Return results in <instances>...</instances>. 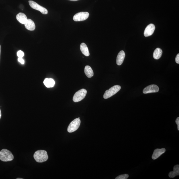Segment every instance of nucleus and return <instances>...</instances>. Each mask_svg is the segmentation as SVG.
I'll list each match as a JSON object with an SVG mask.
<instances>
[{
    "instance_id": "nucleus-6",
    "label": "nucleus",
    "mask_w": 179,
    "mask_h": 179,
    "mask_svg": "<svg viewBox=\"0 0 179 179\" xmlns=\"http://www.w3.org/2000/svg\"><path fill=\"white\" fill-rule=\"evenodd\" d=\"M29 3L31 7L33 9L38 10L44 14L48 13V10L46 8L40 5L36 2L32 1H29Z\"/></svg>"
},
{
    "instance_id": "nucleus-2",
    "label": "nucleus",
    "mask_w": 179,
    "mask_h": 179,
    "mask_svg": "<svg viewBox=\"0 0 179 179\" xmlns=\"http://www.w3.org/2000/svg\"><path fill=\"white\" fill-rule=\"evenodd\" d=\"M14 159V156L9 150L3 149L0 151V160L3 162L11 161Z\"/></svg>"
},
{
    "instance_id": "nucleus-10",
    "label": "nucleus",
    "mask_w": 179,
    "mask_h": 179,
    "mask_svg": "<svg viewBox=\"0 0 179 179\" xmlns=\"http://www.w3.org/2000/svg\"><path fill=\"white\" fill-rule=\"evenodd\" d=\"M166 152L165 148H163L161 149H157L155 150L152 156V158L153 160H156L159 157L165 153Z\"/></svg>"
},
{
    "instance_id": "nucleus-26",
    "label": "nucleus",
    "mask_w": 179,
    "mask_h": 179,
    "mask_svg": "<svg viewBox=\"0 0 179 179\" xmlns=\"http://www.w3.org/2000/svg\"><path fill=\"white\" fill-rule=\"evenodd\" d=\"M69 1H78V0H69Z\"/></svg>"
},
{
    "instance_id": "nucleus-5",
    "label": "nucleus",
    "mask_w": 179,
    "mask_h": 179,
    "mask_svg": "<svg viewBox=\"0 0 179 179\" xmlns=\"http://www.w3.org/2000/svg\"><path fill=\"white\" fill-rule=\"evenodd\" d=\"M80 123V117L75 119L69 124L67 128V131L69 133H72L76 131L79 127Z\"/></svg>"
},
{
    "instance_id": "nucleus-11",
    "label": "nucleus",
    "mask_w": 179,
    "mask_h": 179,
    "mask_svg": "<svg viewBox=\"0 0 179 179\" xmlns=\"http://www.w3.org/2000/svg\"><path fill=\"white\" fill-rule=\"evenodd\" d=\"M24 24L25 28L28 30L31 31L35 30L36 27L35 23L30 19H27Z\"/></svg>"
},
{
    "instance_id": "nucleus-24",
    "label": "nucleus",
    "mask_w": 179,
    "mask_h": 179,
    "mask_svg": "<svg viewBox=\"0 0 179 179\" xmlns=\"http://www.w3.org/2000/svg\"><path fill=\"white\" fill-rule=\"evenodd\" d=\"M1 109H0V119H1Z\"/></svg>"
},
{
    "instance_id": "nucleus-17",
    "label": "nucleus",
    "mask_w": 179,
    "mask_h": 179,
    "mask_svg": "<svg viewBox=\"0 0 179 179\" xmlns=\"http://www.w3.org/2000/svg\"><path fill=\"white\" fill-rule=\"evenodd\" d=\"M84 72L88 78H90L93 76L94 72L91 67L89 66H87L85 67L84 69Z\"/></svg>"
},
{
    "instance_id": "nucleus-16",
    "label": "nucleus",
    "mask_w": 179,
    "mask_h": 179,
    "mask_svg": "<svg viewBox=\"0 0 179 179\" xmlns=\"http://www.w3.org/2000/svg\"><path fill=\"white\" fill-rule=\"evenodd\" d=\"M179 175V165H176L174 168V171L170 172L168 174L170 178H174Z\"/></svg>"
},
{
    "instance_id": "nucleus-25",
    "label": "nucleus",
    "mask_w": 179,
    "mask_h": 179,
    "mask_svg": "<svg viewBox=\"0 0 179 179\" xmlns=\"http://www.w3.org/2000/svg\"><path fill=\"white\" fill-rule=\"evenodd\" d=\"M1 46L0 45V57H1Z\"/></svg>"
},
{
    "instance_id": "nucleus-19",
    "label": "nucleus",
    "mask_w": 179,
    "mask_h": 179,
    "mask_svg": "<svg viewBox=\"0 0 179 179\" xmlns=\"http://www.w3.org/2000/svg\"><path fill=\"white\" fill-rule=\"evenodd\" d=\"M129 177V175L128 174H124L121 175L115 178V179H127Z\"/></svg>"
},
{
    "instance_id": "nucleus-8",
    "label": "nucleus",
    "mask_w": 179,
    "mask_h": 179,
    "mask_svg": "<svg viewBox=\"0 0 179 179\" xmlns=\"http://www.w3.org/2000/svg\"><path fill=\"white\" fill-rule=\"evenodd\" d=\"M159 88L156 85H151L145 88L143 90V93L145 94L156 93L159 91Z\"/></svg>"
},
{
    "instance_id": "nucleus-7",
    "label": "nucleus",
    "mask_w": 179,
    "mask_h": 179,
    "mask_svg": "<svg viewBox=\"0 0 179 179\" xmlns=\"http://www.w3.org/2000/svg\"><path fill=\"white\" fill-rule=\"evenodd\" d=\"M89 14L88 12H80L75 15L73 19L75 21L85 20L89 17Z\"/></svg>"
},
{
    "instance_id": "nucleus-23",
    "label": "nucleus",
    "mask_w": 179,
    "mask_h": 179,
    "mask_svg": "<svg viewBox=\"0 0 179 179\" xmlns=\"http://www.w3.org/2000/svg\"><path fill=\"white\" fill-rule=\"evenodd\" d=\"M176 123L178 125V129L179 130V117H178L176 120Z\"/></svg>"
},
{
    "instance_id": "nucleus-4",
    "label": "nucleus",
    "mask_w": 179,
    "mask_h": 179,
    "mask_svg": "<svg viewBox=\"0 0 179 179\" xmlns=\"http://www.w3.org/2000/svg\"><path fill=\"white\" fill-rule=\"evenodd\" d=\"M87 91L85 89H82L79 90L75 94L73 97L74 102H78L80 101L85 98L87 94Z\"/></svg>"
},
{
    "instance_id": "nucleus-20",
    "label": "nucleus",
    "mask_w": 179,
    "mask_h": 179,
    "mask_svg": "<svg viewBox=\"0 0 179 179\" xmlns=\"http://www.w3.org/2000/svg\"><path fill=\"white\" fill-rule=\"evenodd\" d=\"M24 53L21 50H19L17 52V55L19 58H23L24 56Z\"/></svg>"
},
{
    "instance_id": "nucleus-18",
    "label": "nucleus",
    "mask_w": 179,
    "mask_h": 179,
    "mask_svg": "<svg viewBox=\"0 0 179 179\" xmlns=\"http://www.w3.org/2000/svg\"><path fill=\"white\" fill-rule=\"evenodd\" d=\"M163 51L162 50L159 48H157L156 49L154 52L153 56V58L156 60H158L161 58L162 56Z\"/></svg>"
},
{
    "instance_id": "nucleus-3",
    "label": "nucleus",
    "mask_w": 179,
    "mask_h": 179,
    "mask_svg": "<svg viewBox=\"0 0 179 179\" xmlns=\"http://www.w3.org/2000/svg\"><path fill=\"white\" fill-rule=\"evenodd\" d=\"M121 89V86L119 85H115L111 87L109 90H107L104 95V98L107 99L115 95Z\"/></svg>"
},
{
    "instance_id": "nucleus-9",
    "label": "nucleus",
    "mask_w": 179,
    "mask_h": 179,
    "mask_svg": "<svg viewBox=\"0 0 179 179\" xmlns=\"http://www.w3.org/2000/svg\"><path fill=\"white\" fill-rule=\"evenodd\" d=\"M155 29V27L154 24H150L148 25L144 31L145 36L148 37L152 35L154 32Z\"/></svg>"
},
{
    "instance_id": "nucleus-13",
    "label": "nucleus",
    "mask_w": 179,
    "mask_h": 179,
    "mask_svg": "<svg viewBox=\"0 0 179 179\" xmlns=\"http://www.w3.org/2000/svg\"><path fill=\"white\" fill-rule=\"evenodd\" d=\"M17 20L22 24H24L27 20L26 15L22 13H19L16 17Z\"/></svg>"
},
{
    "instance_id": "nucleus-22",
    "label": "nucleus",
    "mask_w": 179,
    "mask_h": 179,
    "mask_svg": "<svg viewBox=\"0 0 179 179\" xmlns=\"http://www.w3.org/2000/svg\"><path fill=\"white\" fill-rule=\"evenodd\" d=\"M176 62L177 64H179V54H178L176 57Z\"/></svg>"
},
{
    "instance_id": "nucleus-15",
    "label": "nucleus",
    "mask_w": 179,
    "mask_h": 179,
    "mask_svg": "<svg viewBox=\"0 0 179 179\" xmlns=\"http://www.w3.org/2000/svg\"><path fill=\"white\" fill-rule=\"evenodd\" d=\"M44 85L47 88L53 87L55 85V81L52 78H46L44 81Z\"/></svg>"
},
{
    "instance_id": "nucleus-1",
    "label": "nucleus",
    "mask_w": 179,
    "mask_h": 179,
    "mask_svg": "<svg viewBox=\"0 0 179 179\" xmlns=\"http://www.w3.org/2000/svg\"><path fill=\"white\" fill-rule=\"evenodd\" d=\"M34 158L38 163H43L47 160L48 156L47 151L39 150L36 152L34 155Z\"/></svg>"
},
{
    "instance_id": "nucleus-27",
    "label": "nucleus",
    "mask_w": 179,
    "mask_h": 179,
    "mask_svg": "<svg viewBox=\"0 0 179 179\" xmlns=\"http://www.w3.org/2000/svg\"><path fill=\"white\" fill-rule=\"evenodd\" d=\"M16 179H23L22 178H17Z\"/></svg>"
},
{
    "instance_id": "nucleus-14",
    "label": "nucleus",
    "mask_w": 179,
    "mask_h": 179,
    "mask_svg": "<svg viewBox=\"0 0 179 179\" xmlns=\"http://www.w3.org/2000/svg\"><path fill=\"white\" fill-rule=\"evenodd\" d=\"M81 51L84 55L86 56H88L90 55V53L89 50L86 44L84 43H82L80 45Z\"/></svg>"
},
{
    "instance_id": "nucleus-12",
    "label": "nucleus",
    "mask_w": 179,
    "mask_h": 179,
    "mask_svg": "<svg viewBox=\"0 0 179 179\" xmlns=\"http://www.w3.org/2000/svg\"><path fill=\"white\" fill-rule=\"evenodd\" d=\"M125 56V52L123 50H121L119 52L117 58V64L118 66H121L123 64Z\"/></svg>"
},
{
    "instance_id": "nucleus-21",
    "label": "nucleus",
    "mask_w": 179,
    "mask_h": 179,
    "mask_svg": "<svg viewBox=\"0 0 179 179\" xmlns=\"http://www.w3.org/2000/svg\"><path fill=\"white\" fill-rule=\"evenodd\" d=\"M18 61L22 64H24L25 61L22 58H18Z\"/></svg>"
}]
</instances>
